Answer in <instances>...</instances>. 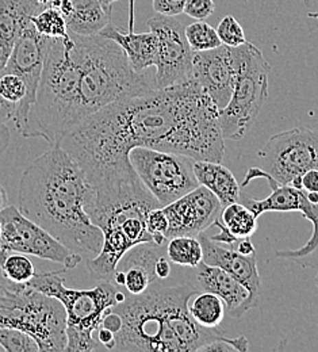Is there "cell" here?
<instances>
[{"label": "cell", "mask_w": 318, "mask_h": 352, "mask_svg": "<svg viewBox=\"0 0 318 352\" xmlns=\"http://www.w3.org/2000/svg\"><path fill=\"white\" fill-rule=\"evenodd\" d=\"M194 174L201 186L217 197L223 208L241 201V187L236 176L223 163L194 160Z\"/></svg>", "instance_id": "603a6c76"}, {"label": "cell", "mask_w": 318, "mask_h": 352, "mask_svg": "<svg viewBox=\"0 0 318 352\" xmlns=\"http://www.w3.org/2000/svg\"><path fill=\"white\" fill-rule=\"evenodd\" d=\"M199 293L192 283L167 286L153 282L113 310L122 318L114 351L194 352L223 333L201 327L188 310L190 298Z\"/></svg>", "instance_id": "3957f363"}, {"label": "cell", "mask_w": 318, "mask_h": 352, "mask_svg": "<svg viewBox=\"0 0 318 352\" xmlns=\"http://www.w3.org/2000/svg\"><path fill=\"white\" fill-rule=\"evenodd\" d=\"M79 80L80 67L71 33L65 38H47L36 103L19 134L44 138L50 146L58 145L83 121Z\"/></svg>", "instance_id": "5b68a950"}, {"label": "cell", "mask_w": 318, "mask_h": 352, "mask_svg": "<svg viewBox=\"0 0 318 352\" xmlns=\"http://www.w3.org/2000/svg\"><path fill=\"white\" fill-rule=\"evenodd\" d=\"M100 327H103L106 329H110L111 332L117 333L121 329V327H122V318H121V316L117 311L111 310V311H109L103 317V321H102Z\"/></svg>", "instance_id": "f35d334b"}, {"label": "cell", "mask_w": 318, "mask_h": 352, "mask_svg": "<svg viewBox=\"0 0 318 352\" xmlns=\"http://www.w3.org/2000/svg\"><path fill=\"white\" fill-rule=\"evenodd\" d=\"M98 332V340L99 343L109 351H114L115 347V333L111 332L110 329H106L103 327H99Z\"/></svg>", "instance_id": "ab89813d"}, {"label": "cell", "mask_w": 318, "mask_h": 352, "mask_svg": "<svg viewBox=\"0 0 318 352\" xmlns=\"http://www.w3.org/2000/svg\"><path fill=\"white\" fill-rule=\"evenodd\" d=\"M91 190L75 159L52 145L21 176L18 209L73 252L96 256L103 233L84 210Z\"/></svg>", "instance_id": "7a4b0ae2"}, {"label": "cell", "mask_w": 318, "mask_h": 352, "mask_svg": "<svg viewBox=\"0 0 318 352\" xmlns=\"http://www.w3.org/2000/svg\"><path fill=\"white\" fill-rule=\"evenodd\" d=\"M0 270L4 279L14 285L29 283L37 274L27 255L5 250H0Z\"/></svg>", "instance_id": "83f0119b"}, {"label": "cell", "mask_w": 318, "mask_h": 352, "mask_svg": "<svg viewBox=\"0 0 318 352\" xmlns=\"http://www.w3.org/2000/svg\"><path fill=\"white\" fill-rule=\"evenodd\" d=\"M37 32L47 38H65L69 36L64 15L52 6L43 8L32 18Z\"/></svg>", "instance_id": "f1b7e54d"}, {"label": "cell", "mask_w": 318, "mask_h": 352, "mask_svg": "<svg viewBox=\"0 0 318 352\" xmlns=\"http://www.w3.org/2000/svg\"><path fill=\"white\" fill-rule=\"evenodd\" d=\"M46 45L47 37L38 33L33 23L29 25L15 40L11 54L0 72L15 74L21 76L27 88L26 98L16 104V110L12 118L18 132L23 128L29 113L36 103L45 61Z\"/></svg>", "instance_id": "9a60e30c"}, {"label": "cell", "mask_w": 318, "mask_h": 352, "mask_svg": "<svg viewBox=\"0 0 318 352\" xmlns=\"http://www.w3.org/2000/svg\"><path fill=\"white\" fill-rule=\"evenodd\" d=\"M161 208L138 176L92 187L84 210L103 233L100 252L87 261L96 280H110L124 255L142 243H153L146 229V214ZM155 244V243H153Z\"/></svg>", "instance_id": "277c9868"}, {"label": "cell", "mask_w": 318, "mask_h": 352, "mask_svg": "<svg viewBox=\"0 0 318 352\" xmlns=\"http://www.w3.org/2000/svg\"><path fill=\"white\" fill-rule=\"evenodd\" d=\"M168 219L167 240L177 236H199L213 226L223 206L217 197L203 186H198L179 199L163 208Z\"/></svg>", "instance_id": "2e32d148"}, {"label": "cell", "mask_w": 318, "mask_h": 352, "mask_svg": "<svg viewBox=\"0 0 318 352\" xmlns=\"http://www.w3.org/2000/svg\"><path fill=\"white\" fill-rule=\"evenodd\" d=\"M168 219L163 208L152 209L146 214V229L150 233L156 245H164L168 240L166 237L168 230Z\"/></svg>", "instance_id": "836d02e7"}, {"label": "cell", "mask_w": 318, "mask_h": 352, "mask_svg": "<svg viewBox=\"0 0 318 352\" xmlns=\"http://www.w3.org/2000/svg\"><path fill=\"white\" fill-rule=\"evenodd\" d=\"M0 250L15 251L64 265L65 270L76 268L83 262V255L73 252L43 226L27 219L16 206H7L0 212Z\"/></svg>", "instance_id": "8fae6325"}, {"label": "cell", "mask_w": 318, "mask_h": 352, "mask_svg": "<svg viewBox=\"0 0 318 352\" xmlns=\"http://www.w3.org/2000/svg\"><path fill=\"white\" fill-rule=\"evenodd\" d=\"M103 4H107V6H111L113 3H115V1H118V0H100Z\"/></svg>", "instance_id": "681fc988"}, {"label": "cell", "mask_w": 318, "mask_h": 352, "mask_svg": "<svg viewBox=\"0 0 318 352\" xmlns=\"http://www.w3.org/2000/svg\"><path fill=\"white\" fill-rule=\"evenodd\" d=\"M58 145L92 187L135 174L129 152L137 146L216 163L225 156L218 107L194 79L117 100L86 118Z\"/></svg>", "instance_id": "6da1fadb"}, {"label": "cell", "mask_w": 318, "mask_h": 352, "mask_svg": "<svg viewBox=\"0 0 318 352\" xmlns=\"http://www.w3.org/2000/svg\"><path fill=\"white\" fill-rule=\"evenodd\" d=\"M258 216L244 204L234 202L223 208L218 217L220 222L227 228L229 233L237 240L252 237L258 230Z\"/></svg>", "instance_id": "484cf974"}, {"label": "cell", "mask_w": 318, "mask_h": 352, "mask_svg": "<svg viewBox=\"0 0 318 352\" xmlns=\"http://www.w3.org/2000/svg\"><path fill=\"white\" fill-rule=\"evenodd\" d=\"M230 57L234 71L233 94L218 114L224 138L240 141L256 122L269 96L271 65L260 49L251 43L230 47Z\"/></svg>", "instance_id": "9c48e42d"}, {"label": "cell", "mask_w": 318, "mask_h": 352, "mask_svg": "<svg viewBox=\"0 0 318 352\" xmlns=\"http://www.w3.org/2000/svg\"><path fill=\"white\" fill-rule=\"evenodd\" d=\"M214 10L213 0H185L183 12L195 21H205L214 14Z\"/></svg>", "instance_id": "d590c367"}, {"label": "cell", "mask_w": 318, "mask_h": 352, "mask_svg": "<svg viewBox=\"0 0 318 352\" xmlns=\"http://www.w3.org/2000/svg\"><path fill=\"white\" fill-rule=\"evenodd\" d=\"M53 0H38V3L45 8V7H47V6H50V3H52Z\"/></svg>", "instance_id": "c3c4849f"}, {"label": "cell", "mask_w": 318, "mask_h": 352, "mask_svg": "<svg viewBox=\"0 0 318 352\" xmlns=\"http://www.w3.org/2000/svg\"><path fill=\"white\" fill-rule=\"evenodd\" d=\"M249 350V342L244 336L238 338H227L225 335H221L220 338L214 339L212 343L206 344L201 351L205 352H221V351H238L245 352Z\"/></svg>", "instance_id": "e575fe53"}, {"label": "cell", "mask_w": 318, "mask_h": 352, "mask_svg": "<svg viewBox=\"0 0 318 352\" xmlns=\"http://www.w3.org/2000/svg\"><path fill=\"white\" fill-rule=\"evenodd\" d=\"M44 7L38 0H0V58L3 68L11 54L15 40L32 25V18Z\"/></svg>", "instance_id": "7402d4cb"}, {"label": "cell", "mask_w": 318, "mask_h": 352, "mask_svg": "<svg viewBox=\"0 0 318 352\" xmlns=\"http://www.w3.org/2000/svg\"><path fill=\"white\" fill-rule=\"evenodd\" d=\"M8 206V195L5 188L0 184V212Z\"/></svg>", "instance_id": "f6af8a7d"}, {"label": "cell", "mask_w": 318, "mask_h": 352, "mask_svg": "<svg viewBox=\"0 0 318 352\" xmlns=\"http://www.w3.org/2000/svg\"><path fill=\"white\" fill-rule=\"evenodd\" d=\"M11 141V133L5 124H0V155L8 148V144Z\"/></svg>", "instance_id": "ee69618b"}, {"label": "cell", "mask_w": 318, "mask_h": 352, "mask_svg": "<svg viewBox=\"0 0 318 352\" xmlns=\"http://www.w3.org/2000/svg\"><path fill=\"white\" fill-rule=\"evenodd\" d=\"M255 179H266L271 188V194L264 199L241 197L244 199L242 204L247 205L258 217L269 212H279V213L297 212V213H301L304 219L312 222L313 233L302 247L297 250L276 251L277 258L290 259L301 264L304 259L310 258L318 250V205L312 204L308 199L306 192L304 190H298L290 184L277 183L273 176L269 175L260 167H252L248 170L241 187H247Z\"/></svg>", "instance_id": "7c38bea8"}, {"label": "cell", "mask_w": 318, "mask_h": 352, "mask_svg": "<svg viewBox=\"0 0 318 352\" xmlns=\"http://www.w3.org/2000/svg\"><path fill=\"white\" fill-rule=\"evenodd\" d=\"M1 69H3V63H1V58H0V72H1Z\"/></svg>", "instance_id": "f907efd6"}, {"label": "cell", "mask_w": 318, "mask_h": 352, "mask_svg": "<svg viewBox=\"0 0 318 352\" xmlns=\"http://www.w3.org/2000/svg\"><path fill=\"white\" fill-rule=\"evenodd\" d=\"M191 79L212 98L218 110L224 109L231 98L234 83L230 47L221 45L212 50L194 52Z\"/></svg>", "instance_id": "e0dca14e"}, {"label": "cell", "mask_w": 318, "mask_h": 352, "mask_svg": "<svg viewBox=\"0 0 318 352\" xmlns=\"http://www.w3.org/2000/svg\"><path fill=\"white\" fill-rule=\"evenodd\" d=\"M185 37L192 52L212 50L223 45L216 28L205 21H196L185 26Z\"/></svg>", "instance_id": "f546056e"}, {"label": "cell", "mask_w": 318, "mask_h": 352, "mask_svg": "<svg viewBox=\"0 0 318 352\" xmlns=\"http://www.w3.org/2000/svg\"><path fill=\"white\" fill-rule=\"evenodd\" d=\"M15 110H16V104L4 100L0 96V124H7L8 121H11L14 118Z\"/></svg>", "instance_id": "b9f144b4"}, {"label": "cell", "mask_w": 318, "mask_h": 352, "mask_svg": "<svg viewBox=\"0 0 318 352\" xmlns=\"http://www.w3.org/2000/svg\"><path fill=\"white\" fill-rule=\"evenodd\" d=\"M194 270V286L199 292L217 294L224 302L229 314L241 318L249 311V292L236 278L217 265L201 262Z\"/></svg>", "instance_id": "d6986e66"}, {"label": "cell", "mask_w": 318, "mask_h": 352, "mask_svg": "<svg viewBox=\"0 0 318 352\" xmlns=\"http://www.w3.org/2000/svg\"><path fill=\"white\" fill-rule=\"evenodd\" d=\"M73 10L65 18L69 33L78 36H98L111 23L113 6L103 4L100 0H72Z\"/></svg>", "instance_id": "cb8c5ba5"}, {"label": "cell", "mask_w": 318, "mask_h": 352, "mask_svg": "<svg viewBox=\"0 0 318 352\" xmlns=\"http://www.w3.org/2000/svg\"><path fill=\"white\" fill-rule=\"evenodd\" d=\"M167 256L171 263L195 268L203 262V248L198 236H177L167 241Z\"/></svg>", "instance_id": "4316f807"}, {"label": "cell", "mask_w": 318, "mask_h": 352, "mask_svg": "<svg viewBox=\"0 0 318 352\" xmlns=\"http://www.w3.org/2000/svg\"><path fill=\"white\" fill-rule=\"evenodd\" d=\"M65 268L36 274L29 285L49 297L58 300L67 311L65 352H90L99 350L93 332L102 325L103 317L126 300L110 280H98L90 290L69 289L65 286Z\"/></svg>", "instance_id": "52a82bcc"}, {"label": "cell", "mask_w": 318, "mask_h": 352, "mask_svg": "<svg viewBox=\"0 0 318 352\" xmlns=\"http://www.w3.org/2000/svg\"><path fill=\"white\" fill-rule=\"evenodd\" d=\"M185 0H153V10L166 16H178L183 14Z\"/></svg>", "instance_id": "8d00e7d4"}, {"label": "cell", "mask_w": 318, "mask_h": 352, "mask_svg": "<svg viewBox=\"0 0 318 352\" xmlns=\"http://www.w3.org/2000/svg\"><path fill=\"white\" fill-rule=\"evenodd\" d=\"M99 36L120 45L136 72H144L145 69L155 67L157 58V37L150 30L148 33H136L135 21H129V30L126 33L121 32L111 22L99 33Z\"/></svg>", "instance_id": "44dd1931"}, {"label": "cell", "mask_w": 318, "mask_h": 352, "mask_svg": "<svg viewBox=\"0 0 318 352\" xmlns=\"http://www.w3.org/2000/svg\"><path fill=\"white\" fill-rule=\"evenodd\" d=\"M198 239L203 248V262L217 265L236 278L249 292V308L258 307L262 297V279L258 270L256 255H241L236 250L224 248L202 232Z\"/></svg>", "instance_id": "ac0fdd59"}, {"label": "cell", "mask_w": 318, "mask_h": 352, "mask_svg": "<svg viewBox=\"0 0 318 352\" xmlns=\"http://www.w3.org/2000/svg\"><path fill=\"white\" fill-rule=\"evenodd\" d=\"M166 252L164 245L142 243L124 255L115 270H121L125 274L124 286L132 296L144 293L153 282L159 280L155 272V264Z\"/></svg>", "instance_id": "ffe728a7"}, {"label": "cell", "mask_w": 318, "mask_h": 352, "mask_svg": "<svg viewBox=\"0 0 318 352\" xmlns=\"http://www.w3.org/2000/svg\"><path fill=\"white\" fill-rule=\"evenodd\" d=\"M157 37L155 88H166L191 79L192 49L185 37V26L175 16L157 14L148 21Z\"/></svg>", "instance_id": "5bb4252c"}, {"label": "cell", "mask_w": 318, "mask_h": 352, "mask_svg": "<svg viewBox=\"0 0 318 352\" xmlns=\"http://www.w3.org/2000/svg\"><path fill=\"white\" fill-rule=\"evenodd\" d=\"M216 30L223 45L229 47H237L248 43L242 26L233 15L224 16L218 26L216 28Z\"/></svg>", "instance_id": "1f68e13d"}, {"label": "cell", "mask_w": 318, "mask_h": 352, "mask_svg": "<svg viewBox=\"0 0 318 352\" xmlns=\"http://www.w3.org/2000/svg\"><path fill=\"white\" fill-rule=\"evenodd\" d=\"M316 286H317V290H318V272H317V276H316Z\"/></svg>", "instance_id": "816d5d0a"}, {"label": "cell", "mask_w": 318, "mask_h": 352, "mask_svg": "<svg viewBox=\"0 0 318 352\" xmlns=\"http://www.w3.org/2000/svg\"><path fill=\"white\" fill-rule=\"evenodd\" d=\"M0 328L33 336L41 352H63L67 346V311L63 304L29 283H7L0 292Z\"/></svg>", "instance_id": "ba28073f"}, {"label": "cell", "mask_w": 318, "mask_h": 352, "mask_svg": "<svg viewBox=\"0 0 318 352\" xmlns=\"http://www.w3.org/2000/svg\"><path fill=\"white\" fill-rule=\"evenodd\" d=\"M188 310L192 318L203 328L216 329L221 325L225 317V302L213 293L199 292L188 301Z\"/></svg>", "instance_id": "d4e9b609"}, {"label": "cell", "mask_w": 318, "mask_h": 352, "mask_svg": "<svg viewBox=\"0 0 318 352\" xmlns=\"http://www.w3.org/2000/svg\"><path fill=\"white\" fill-rule=\"evenodd\" d=\"M258 155L263 171L280 184H290L306 171L318 168V131L293 128L276 133Z\"/></svg>", "instance_id": "4fadbf2b"}, {"label": "cell", "mask_w": 318, "mask_h": 352, "mask_svg": "<svg viewBox=\"0 0 318 352\" xmlns=\"http://www.w3.org/2000/svg\"><path fill=\"white\" fill-rule=\"evenodd\" d=\"M302 190L305 192L318 191V168L309 170L302 175Z\"/></svg>", "instance_id": "60d3db41"}, {"label": "cell", "mask_w": 318, "mask_h": 352, "mask_svg": "<svg viewBox=\"0 0 318 352\" xmlns=\"http://www.w3.org/2000/svg\"><path fill=\"white\" fill-rule=\"evenodd\" d=\"M27 88L23 79L15 74H0V96L14 104L21 103L26 98Z\"/></svg>", "instance_id": "d6a6232c"}, {"label": "cell", "mask_w": 318, "mask_h": 352, "mask_svg": "<svg viewBox=\"0 0 318 352\" xmlns=\"http://www.w3.org/2000/svg\"><path fill=\"white\" fill-rule=\"evenodd\" d=\"M71 36L80 67L79 100L83 121L117 100L155 89V83L144 72L132 68L122 47L113 40L99 34Z\"/></svg>", "instance_id": "8992f818"}, {"label": "cell", "mask_w": 318, "mask_h": 352, "mask_svg": "<svg viewBox=\"0 0 318 352\" xmlns=\"http://www.w3.org/2000/svg\"><path fill=\"white\" fill-rule=\"evenodd\" d=\"M171 271H172L171 261L168 259L167 254H166V255H161V256L157 259L156 264H155V272H156L157 279L161 280V282H164L166 279L170 278Z\"/></svg>", "instance_id": "74e56055"}, {"label": "cell", "mask_w": 318, "mask_h": 352, "mask_svg": "<svg viewBox=\"0 0 318 352\" xmlns=\"http://www.w3.org/2000/svg\"><path fill=\"white\" fill-rule=\"evenodd\" d=\"M236 251L241 255H245V256H249V255H256V250H255V245L252 244L251 241V237H247V239H241L236 243Z\"/></svg>", "instance_id": "7bdbcfd3"}, {"label": "cell", "mask_w": 318, "mask_h": 352, "mask_svg": "<svg viewBox=\"0 0 318 352\" xmlns=\"http://www.w3.org/2000/svg\"><path fill=\"white\" fill-rule=\"evenodd\" d=\"M8 282L4 279V276H3V274H1V270H0V292L3 290V287L7 285Z\"/></svg>", "instance_id": "7dc6e473"}, {"label": "cell", "mask_w": 318, "mask_h": 352, "mask_svg": "<svg viewBox=\"0 0 318 352\" xmlns=\"http://www.w3.org/2000/svg\"><path fill=\"white\" fill-rule=\"evenodd\" d=\"M0 346L4 352H41L33 336L15 328H0Z\"/></svg>", "instance_id": "4dcf8cb0"}, {"label": "cell", "mask_w": 318, "mask_h": 352, "mask_svg": "<svg viewBox=\"0 0 318 352\" xmlns=\"http://www.w3.org/2000/svg\"><path fill=\"white\" fill-rule=\"evenodd\" d=\"M129 162L161 208L199 186L188 156L137 146L129 152Z\"/></svg>", "instance_id": "30bf717a"}, {"label": "cell", "mask_w": 318, "mask_h": 352, "mask_svg": "<svg viewBox=\"0 0 318 352\" xmlns=\"http://www.w3.org/2000/svg\"><path fill=\"white\" fill-rule=\"evenodd\" d=\"M306 197H308V199H309L312 204L318 205V191H310V192H306Z\"/></svg>", "instance_id": "bcb514c9"}, {"label": "cell", "mask_w": 318, "mask_h": 352, "mask_svg": "<svg viewBox=\"0 0 318 352\" xmlns=\"http://www.w3.org/2000/svg\"><path fill=\"white\" fill-rule=\"evenodd\" d=\"M0 234H1V223H0Z\"/></svg>", "instance_id": "f5cc1de1"}]
</instances>
